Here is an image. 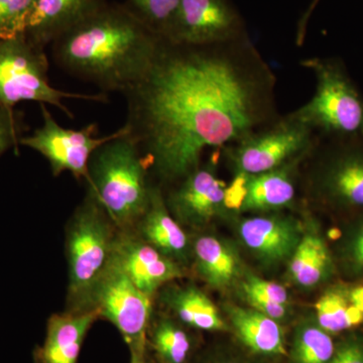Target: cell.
<instances>
[{
  "label": "cell",
  "mask_w": 363,
  "mask_h": 363,
  "mask_svg": "<svg viewBox=\"0 0 363 363\" xmlns=\"http://www.w3.org/2000/svg\"><path fill=\"white\" fill-rule=\"evenodd\" d=\"M277 78L250 37L215 45L162 40L142 80L124 94V126L147 168L176 184L224 149L279 116Z\"/></svg>",
  "instance_id": "cell-1"
},
{
  "label": "cell",
  "mask_w": 363,
  "mask_h": 363,
  "mask_svg": "<svg viewBox=\"0 0 363 363\" xmlns=\"http://www.w3.org/2000/svg\"><path fill=\"white\" fill-rule=\"evenodd\" d=\"M161 37L125 4H108L62 33L52 43L55 63L101 93L125 94L149 71Z\"/></svg>",
  "instance_id": "cell-2"
},
{
  "label": "cell",
  "mask_w": 363,
  "mask_h": 363,
  "mask_svg": "<svg viewBox=\"0 0 363 363\" xmlns=\"http://www.w3.org/2000/svg\"><path fill=\"white\" fill-rule=\"evenodd\" d=\"M86 182L88 192L119 231L133 230L138 223L154 187L140 147L124 125L93 152Z\"/></svg>",
  "instance_id": "cell-3"
},
{
  "label": "cell",
  "mask_w": 363,
  "mask_h": 363,
  "mask_svg": "<svg viewBox=\"0 0 363 363\" xmlns=\"http://www.w3.org/2000/svg\"><path fill=\"white\" fill-rule=\"evenodd\" d=\"M113 223L88 192L67 231L69 264L68 311L90 309V298L113 257Z\"/></svg>",
  "instance_id": "cell-4"
},
{
  "label": "cell",
  "mask_w": 363,
  "mask_h": 363,
  "mask_svg": "<svg viewBox=\"0 0 363 363\" xmlns=\"http://www.w3.org/2000/svg\"><path fill=\"white\" fill-rule=\"evenodd\" d=\"M301 66L312 72L316 89L295 111L317 136L332 140L363 138V97L337 60L309 58Z\"/></svg>",
  "instance_id": "cell-5"
},
{
  "label": "cell",
  "mask_w": 363,
  "mask_h": 363,
  "mask_svg": "<svg viewBox=\"0 0 363 363\" xmlns=\"http://www.w3.org/2000/svg\"><path fill=\"white\" fill-rule=\"evenodd\" d=\"M45 49L26 37L0 40V108L14 109L21 102L33 101L57 107L73 118L67 99L107 102V95L82 94L57 89L50 83Z\"/></svg>",
  "instance_id": "cell-6"
},
{
  "label": "cell",
  "mask_w": 363,
  "mask_h": 363,
  "mask_svg": "<svg viewBox=\"0 0 363 363\" xmlns=\"http://www.w3.org/2000/svg\"><path fill=\"white\" fill-rule=\"evenodd\" d=\"M317 135L295 112L279 116L264 128L224 147L235 173L259 175L304 157Z\"/></svg>",
  "instance_id": "cell-7"
},
{
  "label": "cell",
  "mask_w": 363,
  "mask_h": 363,
  "mask_svg": "<svg viewBox=\"0 0 363 363\" xmlns=\"http://www.w3.org/2000/svg\"><path fill=\"white\" fill-rule=\"evenodd\" d=\"M311 154L310 190L320 202L338 210L363 209V138L317 136Z\"/></svg>",
  "instance_id": "cell-8"
},
{
  "label": "cell",
  "mask_w": 363,
  "mask_h": 363,
  "mask_svg": "<svg viewBox=\"0 0 363 363\" xmlns=\"http://www.w3.org/2000/svg\"><path fill=\"white\" fill-rule=\"evenodd\" d=\"M152 298L126 276L113 257L90 298V309L116 327L130 351H145Z\"/></svg>",
  "instance_id": "cell-9"
},
{
  "label": "cell",
  "mask_w": 363,
  "mask_h": 363,
  "mask_svg": "<svg viewBox=\"0 0 363 363\" xmlns=\"http://www.w3.org/2000/svg\"><path fill=\"white\" fill-rule=\"evenodd\" d=\"M43 124L32 135H23L20 145L35 150L49 162L52 175L59 177L69 172L77 180L88 179V166L93 152L118 133L99 136L98 124H88L81 130H69L60 125L48 111L47 105L40 104Z\"/></svg>",
  "instance_id": "cell-10"
},
{
  "label": "cell",
  "mask_w": 363,
  "mask_h": 363,
  "mask_svg": "<svg viewBox=\"0 0 363 363\" xmlns=\"http://www.w3.org/2000/svg\"><path fill=\"white\" fill-rule=\"evenodd\" d=\"M248 37L240 13L229 0H181L169 42L215 45Z\"/></svg>",
  "instance_id": "cell-11"
},
{
  "label": "cell",
  "mask_w": 363,
  "mask_h": 363,
  "mask_svg": "<svg viewBox=\"0 0 363 363\" xmlns=\"http://www.w3.org/2000/svg\"><path fill=\"white\" fill-rule=\"evenodd\" d=\"M176 184L166 204L181 223L205 225L225 212L226 184L217 176L212 162L200 164Z\"/></svg>",
  "instance_id": "cell-12"
},
{
  "label": "cell",
  "mask_w": 363,
  "mask_h": 363,
  "mask_svg": "<svg viewBox=\"0 0 363 363\" xmlns=\"http://www.w3.org/2000/svg\"><path fill=\"white\" fill-rule=\"evenodd\" d=\"M113 259L140 291L150 297L166 284L184 276L179 262L143 240L133 230L119 231Z\"/></svg>",
  "instance_id": "cell-13"
},
{
  "label": "cell",
  "mask_w": 363,
  "mask_h": 363,
  "mask_svg": "<svg viewBox=\"0 0 363 363\" xmlns=\"http://www.w3.org/2000/svg\"><path fill=\"white\" fill-rule=\"evenodd\" d=\"M238 233L245 247L267 264L290 259L303 238L297 222L279 215L245 219Z\"/></svg>",
  "instance_id": "cell-14"
},
{
  "label": "cell",
  "mask_w": 363,
  "mask_h": 363,
  "mask_svg": "<svg viewBox=\"0 0 363 363\" xmlns=\"http://www.w3.org/2000/svg\"><path fill=\"white\" fill-rule=\"evenodd\" d=\"M106 4V0H33L26 39L45 49L62 33Z\"/></svg>",
  "instance_id": "cell-15"
},
{
  "label": "cell",
  "mask_w": 363,
  "mask_h": 363,
  "mask_svg": "<svg viewBox=\"0 0 363 363\" xmlns=\"http://www.w3.org/2000/svg\"><path fill=\"white\" fill-rule=\"evenodd\" d=\"M99 318L95 308L52 315L48 321L45 342L35 351L37 362L78 363L86 335Z\"/></svg>",
  "instance_id": "cell-16"
},
{
  "label": "cell",
  "mask_w": 363,
  "mask_h": 363,
  "mask_svg": "<svg viewBox=\"0 0 363 363\" xmlns=\"http://www.w3.org/2000/svg\"><path fill=\"white\" fill-rule=\"evenodd\" d=\"M136 225L138 235L177 262H185L190 255V241L178 220L169 213L161 189L152 187L147 211Z\"/></svg>",
  "instance_id": "cell-17"
},
{
  "label": "cell",
  "mask_w": 363,
  "mask_h": 363,
  "mask_svg": "<svg viewBox=\"0 0 363 363\" xmlns=\"http://www.w3.org/2000/svg\"><path fill=\"white\" fill-rule=\"evenodd\" d=\"M304 157L281 168L250 176L242 211H271L290 206L296 197L295 171Z\"/></svg>",
  "instance_id": "cell-18"
},
{
  "label": "cell",
  "mask_w": 363,
  "mask_h": 363,
  "mask_svg": "<svg viewBox=\"0 0 363 363\" xmlns=\"http://www.w3.org/2000/svg\"><path fill=\"white\" fill-rule=\"evenodd\" d=\"M228 316L236 335L253 352L264 355L286 354L284 331L277 320L253 308L230 306Z\"/></svg>",
  "instance_id": "cell-19"
},
{
  "label": "cell",
  "mask_w": 363,
  "mask_h": 363,
  "mask_svg": "<svg viewBox=\"0 0 363 363\" xmlns=\"http://www.w3.org/2000/svg\"><path fill=\"white\" fill-rule=\"evenodd\" d=\"M195 266L208 286L225 289L240 274L238 253L228 243L212 235H203L193 245Z\"/></svg>",
  "instance_id": "cell-20"
},
{
  "label": "cell",
  "mask_w": 363,
  "mask_h": 363,
  "mask_svg": "<svg viewBox=\"0 0 363 363\" xmlns=\"http://www.w3.org/2000/svg\"><path fill=\"white\" fill-rule=\"evenodd\" d=\"M162 301L188 326L205 331L225 330V322L216 306L194 285L169 288Z\"/></svg>",
  "instance_id": "cell-21"
},
{
  "label": "cell",
  "mask_w": 363,
  "mask_h": 363,
  "mask_svg": "<svg viewBox=\"0 0 363 363\" xmlns=\"http://www.w3.org/2000/svg\"><path fill=\"white\" fill-rule=\"evenodd\" d=\"M290 259L291 278L303 288L319 285L333 272L330 250L317 234L303 236Z\"/></svg>",
  "instance_id": "cell-22"
},
{
  "label": "cell",
  "mask_w": 363,
  "mask_h": 363,
  "mask_svg": "<svg viewBox=\"0 0 363 363\" xmlns=\"http://www.w3.org/2000/svg\"><path fill=\"white\" fill-rule=\"evenodd\" d=\"M317 324L329 334L350 330L363 324V315L351 304L348 288L331 286L320 298L316 304Z\"/></svg>",
  "instance_id": "cell-23"
},
{
  "label": "cell",
  "mask_w": 363,
  "mask_h": 363,
  "mask_svg": "<svg viewBox=\"0 0 363 363\" xmlns=\"http://www.w3.org/2000/svg\"><path fill=\"white\" fill-rule=\"evenodd\" d=\"M335 347L331 334L317 323L305 322L295 332L291 363H330Z\"/></svg>",
  "instance_id": "cell-24"
},
{
  "label": "cell",
  "mask_w": 363,
  "mask_h": 363,
  "mask_svg": "<svg viewBox=\"0 0 363 363\" xmlns=\"http://www.w3.org/2000/svg\"><path fill=\"white\" fill-rule=\"evenodd\" d=\"M181 0H126L125 6L152 32L168 40Z\"/></svg>",
  "instance_id": "cell-25"
},
{
  "label": "cell",
  "mask_w": 363,
  "mask_h": 363,
  "mask_svg": "<svg viewBox=\"0 0 363 363\" xmlns=\"http://www.w3.org/2000/svg\"><path fill=\"white\" fill-rule=\"evenodd\" d=\"M155 350L164 363H185L191 350L188 334L169 319L157 322L152 333Z\"/></svg>",
  "instance_id": "cell-26"
},
{
  "label": "cell",
  "mask_w": 363,
  "mask_h": 363,
  "mask_svg": "<svg viewBox=\"0 0 363 363\" xmlns=\"http://www.w3.org/2000/svg\"><path fill=\"white\" fill-rule=\"evenodd\" d=\"M33 0H0V40L26 37Z\"/></svg>",
  "instance_id": "cell-27"
},
{
  "label": "cell",
  "mask_w": 363,
  "mask_h": 363,
  "mask_svg": "<svg viewBox=\"0 0 363 363\" xmlns=\"http://www.w3.org/2000/svg\"><path fill=\"white\" fill-rule=\"evenodd\" d=\"M341 260L350 276L363 278V220L346 234L341 247Z\"/></svg>",
  "instance_id": "cell-28"
},
{
  "label": "cell",
  "mask_w": 363,
  "mask_h": 363,
  "mask_svg": "<svg viewBox=\"0 0 363 363\" xmlns=\"http://www.w3.org/2000/svg\"><path fill=\"white\" fill-rule=\"evenodd\" d=\"M25 114L14 109L0 108V157L20 145L26 131Z\"/></svg>",
  "instance_id": "cell-29"
},
{
  "label": "cell",
  "mask_w": 363,
  "mask_h": 363,
  "mask_svg": "<svg viewBox=\"0 0 363 363\" xmlns=\"http://www.w3.org/2000/svg\"><path fill=\"white\" fill-rule=\"evenodd\" d=\"M242 290L245 295L255 294L279 304L288 305V293L283 286L279 285L276 281L257 278L252 274H247L245 276L242 281Z\"/></svg>",
  "instance_id": "cell-30"
},
{
  "label": "cell",
  "mask_w": 363,
  "mask_h": 363,
  "mask_svg": "<svg viewBox=\"0 0 363 363\" xmlns=\"http://www.w3.org/2000/svg\"><path fill=\"white\" fill-rule=\"evenodd\" d=\"M250 175L245 173H235L231 184L226 185L224 206L230 211H242L245 197H247V183Z\"/></svg>",
  "instance_id": "cell-31"
},
{
  "label": "cell",
  "mask_w": 363,
  "mask_h": 363,
  "mask_svg": "<svg viewBox=\"0 0 363 363\" xmlns=\"http://www.w3.org/2000/svg\"><path fill=\"white\" fill-rule=\"evenodd\" d=\"M330 363H363V340L350 337L336 345Z\"/></svg>",
  "instance_id": "cell-32"
},
{
  "label": "cell",
  "mask_w": 363,
  "mask_h": 363,
  "mask_svg": "<svg viewBox=\"0 0 363 363\" xmlns=\"http://www.w3.org/2000/svg\"><path fill=\"white\" fill-rule=\"evenodd\" d=\"M248 303L252 306L253 309L262 312V314L272 318V319L279 320L284 319L286 316L288 312V306L279 304L274 301L262 297V296L255 295V294H245Z\"/></svg>",
  "instance_id": "cell-33"
},
{
  "label": "cell",
  "mask_w": 363,
  "mask_h": 363,
  "mask_svg": "<svg viewBox=\"0 0 363 363\" xmlns=\"http://www.w3.org/2000/svg\"><path fill=\"white\" fill-rule=\"evenodd\" d=\"M318 2H319V0H313L311 6H310L309 9L305 11V13L303 14L302 18L298 21L297 38H296V40H297V45H302L303 40H304L308 21H309L310 16H311L313 11H314L315 7H316Z\"/></svg>",
  "instance_id": "cell-34"
},
{
  "label": "cell",
  "mask_w": 363,
  "mask_h": 363,
  "mask_svg": "<svg viewBox=\"0 0 363 363\" xmlns=\"http://www.w3.org/2000/svg\"><path fill=\"white\" fill-rule=\"evenodd\" d=\"M348 297L351 304L359 310L363 315V285L348 288Z\"/></svg>",
  "instance_id": "cell-35"
},
{
  "label": "cell",
  "mask_w": 363,
  "mask_h": 363,
  "mask_svg": "<svg viewBox=\"0 0 363 363\" xmlns=\"http://www.w3.org/2000/svg\"><path fill=\"white\" fill-rule=\"evenodd\" d=\"M130 363H147L145 362V351H130Z\"/></svg>",
  "instance_id": "cell-36"
},
{
  "label": "cell",
  "mask_w": 363,
  "mask_h": 363,
  "mask_svg": "<svg viewBox=\"0 0 363 363\" xmlns=\"http://www.w3.org/2000/svg\"><path fill=\"white\" fill-rule=\"evenodd\" d=\"M229 363H234V362H229Z\"/></svg>",
  "instance_id": "cell-37"
}]
</instances>
